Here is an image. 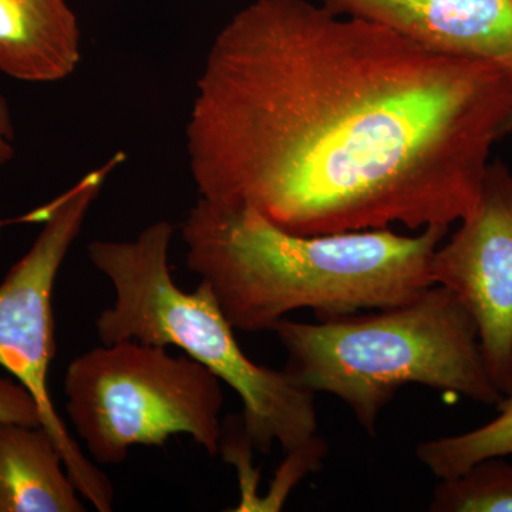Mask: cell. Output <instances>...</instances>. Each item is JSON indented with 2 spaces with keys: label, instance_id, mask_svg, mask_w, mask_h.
<instances>
[{
  "label": "cell",
  "instance_id": "5",
  "mask_svg": "<svg viewBox=\"0 0 512 512\" xmlns=\"http://www.w3.org/2000/svg\"><path fill=\"white\" fill-rule=\"evenodd\" d=\"M220 377L190 356L136 340L76 357L64 377L66 410L94 461L127 460L133 446H163L187 434L210 456L221 451Z\"/></svg>",
  "mask_w": 512,
  "mask_h": 512
},
{
  "label": "cell",
  "instance_id": "9",
  "mask_svg": "<svg viewBox=\"0 0 512 512\" xmlns=\"http://www.w3.org/2000/svg\"><path fill=\"white\" fill-rule=\"evenodd\" d=\"M80 60L82 33L66 0H0V73L56 83Z\"/></svg>",
  "mask_w": 512,
  "mask_h": 512
},
{
  "label": "cell",
  "instance_id": "2",
  "mask_svg": "<svg viewBox=\"0 0 512 512\" xmlns=\"http://www.w3.org/2000/svg\"><path fill=\"white\" fill-rule=\"evenodd\" d=\"M448 228L306 237L249 208L200 198L181 234L188 269L210 286L232 328L261 332L298 309L325 320L413 301L434 285L431 259Z\"/></svg>",
  "mask_w": 512,
  "mask_h": 512
},
{
  "label": "cell",
  "instance_id": "12",
  "mask_svg": "<svg viewBox=\"0 0 512 512\" xmlns=\"http://www.w3.org/2000/svg\"><path fill=\"white\" fill-rule=\"evenodd\" d=\"M431 512H512V463L485 458L434 490Z\"/></svg>",
  "mask_w": 512,
  "mask_h": 512
},
{
  "label": "cell",
  "instance_id": "4",
  "mask_svg": "<svg viewBox=\"0 0 512 512\" xmlns=\"http://www.w3.org/2000/svg\"><path fill=\"white\" fill-rule=\"evenodd\" d=\"M272 332L288 353L286 372L311 392L342 400L370 436L406 384L461 394L484 406L503 399L485 366L476 320L444 286L369 315L318 323L282 319Z\"/></svg>",
  "mask_w": 512,
  "mask_h": 512
},
{
  "label": "cell",
  "instance_id": "11",
  "mask_svg": "<svg viewBox=\"0 0 512 512\" xmlns=\"http://www.w3.org/2000/svg\"><path fill=\"white\" fill-rule=\"evenodd\" d=\"M498 416L484 426L423 441L416 456L440 480L460 476L485 458L512 456V386L497 404Z\"/></svg>",
  "mask_w": 512,
  "mask_h": 512
},
{
  "label": "cell",
  "instance_id": "3",
  "mask_svg": "<svg viewBox=\"0 0 512 512\" xmlns=\"http://www.w3.org/2000/svg\"><path fill=\"white\" fill-rule=\"evenodd\" d=\"M173 235L170 222L157 221L130 241L89 244L90 261L116 293L96 320L101 343L136 340L181 349L241 397L251 446L269 453L278 443L286 454L308 446L318 437L315 393L285 369L258 365L242 352L207 282L192 292L175 284L168 262Z\"/></svg>",
  "mask_w": 512,
  "mask_h": 512
},
{
  "label": "cell",
  "instance_id": "10",
  "mask_svg": "<svg viewBox=\"0 0 512 512\" xmlns=\"http://www.w3.org/2000/svg\"><path fill=\"white\" fill-rule=\"evenodd\" d=\"M63 466L42 426L0 423V512L86 511Z\"/></svg>",
  "mask_w": 512,
  "mask_h": 512
},
{
  "label": "cell",
  "instance_id": "8",
  "mask_svg": "<svg viewBox=\"0 0 512 512\" xmlns=\"http://www.w3.org/2000/svg\"><path fill=\"white\" fill-rule=\"evenodd\" d=\"M338 16L379 23L441 55L512 69V0H318Z\"/></svg>",
  "mask_w": 512,
  "mask_h": 512
},
{
  "label": "cell",
  "instance_id": "6",
  "mask_svg": "<svg viewBox=\"0 0 512 512\" xmlns=\"http://www.w3.org/2000/svg\"><path fill=\"white\" fill-rule=\"evenodd\" d=\"M116 163L84 175L28 215V221L43 222L42 231L0 284V366L35 397L43 429L55 440L67 473L80 495L101 512L113 510V487L67 433L50 399L47 375L56 355L52 298L57 274Z\"/></svg>",
  "mask_w": 512,
  "mask_h": 512
},
{
  "label": "cell",
  "instance_id": "13",
  "mask_svg": "<svg viewBox=\"0 0 512 512\" xmlns=\"http://www.w3.org/2000/svg\"><path fill=\"white\" fill-rule=\"evenodd\" d=\"M0 423L43 427L42 413L35 397L18 380L0 376Z\"/></svg>",
  "mask_w": 512,
  "mask_h": 512
},
{
  "label": "cell",
  "instance_id": "7",
  "mask_svg": "<svg viewBox=\"0 0 512 512\" xmlns=\"http://www.w3.org/2000/svg\"><path fill=\"white\" fill-rule=\"evenodd\" d=\"M431 259V279L456 293L477 323L491 379L512 386V168L488 165L476 210Z\"/></svg>",
  "mask_w": 512,
  "mask_h": 512
},
{
  "label": "cell",
  "instance_id": "1",
  "mask_svg": "<svg viewBox=\"0 0 512 512\" xmlns=\"http://www.w3.org/2000/svg\"><path fill=\"white\" fill-rule=\"evenodd\" d=\"M512 131V69L308 0H255L212 43L187 126L200 198L296 235L466 220Z\"/></svg>",
  "mask_w": 512,
  "mask_h": 512
},
{
  "label": "cell",
  "instance_id": "14",
  "mask_svg": "<svg viewBox=\"0 0 512 512\" xmlns=\"http://www.w3.org/2000/svg\"><path fill=\"white\" fill-rule=\"evenodd\" d=\"M15 154V127L8 100L0 96V167L8 164ZM2 229V222H0Z\"/></svg>",
  "mask_w": 512,
  "mask_h": 512
}]
</instances>
